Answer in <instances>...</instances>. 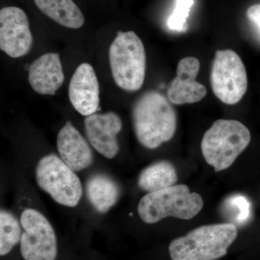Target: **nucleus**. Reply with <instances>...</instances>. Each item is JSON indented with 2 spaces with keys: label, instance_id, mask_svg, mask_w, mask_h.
Listing matches in <instances>:
<instances>
[{
  "label": "nucleus",
  "instance_id": "nucleus-1",
  "mask_svg": "<svg viewBox=\"0 0 260 260\" xmlns=\"http://www.w3.org/2000/svg\"><path fill=\"white\" fill-rule=\"evenodd\" d=\"M167 98L157 91H148L135 103L133 121L140 144L155 149L172 140L177 130V114Z\"/></svg>",
  "mask_w": 260,
  "mask_h": 260
},
{
  "label": "nucleus",
  "instance_id": "nucleus-2",
  "mask_svg": "<svg viewBox=\"0 0 260 260\" xmlns=\"http://www.w3.org/2000/svg\"><path fill=\"white\" fill-rule=\"evenodd\" d=\"M237 234L233 223L203 225L173 240L169 254L172 260H217L227 254Z\"/></svg>",
  "mask_w": 260,
  "mask_h": 260
},
{
  "label": "nucleus",
  "instance_id": "nucleus-3",
  "mask_svg": "<svg viewBox=\"0 0 260 260\" xmlns=\"http://www.w3.org/2000/svg\"><path fill=\"white\" fill-rule=\"evenodd\" d=\"M250 141V132L240 121L218 119L205 132L202 153L215 172H221L234 164Z\"/></svg>",
  "mask_w": 260,
  "mask_h": 260
},
{
  "label": "nucleus",
  "instance_id": "nucleus-4",
  "mask_svg": "<svg viewBox=\"0 0 260 260\" xmlns=\"http://www.w3.org/2000/svg\"><path fill=\"white\" fill-rule=\"evenodd\" d=\"M203 205L199 194L190 192L185 184H179L145 194L140 200L138 212L144 223L154 224L168 217L190 220L201 211Z\"/></svg>",
  "mask_w": 260,
  "mask_h": 260
},
{
  "label": "nucleus",
  "instance_id": "nucleus-5",
  "mask_svg": "<svg viewBox=\"0 0 260 260\" xmlns=\"http://www.w3.org/2000/svg\"><path fill=\"white\" fill-rule=\"evenodd\" d=\"M109 59L117 86L133 92L144 83L146 55L141 39L134 31L117 32L109 48Z\"/></svg>",
  "mask_w": 260,
  "mask_h": 260
},
{
  "label": "nucleus",
  "instance_id": "nucleus-6",
  "mask_svg": "<svg viewBox=\"0 0 260 260\" xmlns=\"http://www.w3.org/2000/svg\"><path fill=\"white\" fill-rule=\"evenodd\" d=\"M36 181L39 187L58 204L75 208L79 204L83 188L76 172L55 154L44 155L36 167Z\"/></svg>",
  "mask_w": 260,
  "mask_h": 260
},
{
  "label": "nucleus",
  "instance_id": "nucleus-7",
  "mask_svg": "<svg viewBox=\"0 0 260 260\" xmlns=\"http://www.w3.org/2000/svg\"><path fill=\"white\" fill-rule=\"evenodd\" d=\"M210 83L215 96L224 104L234 105L242 100L247 90V74L235 51L225 49L215 52Z\"/></svg>",
  "mask_w": 260,
  "mask_h": 260
},
{
  "label": "nucleus",
  "instance_id": "nucleus-8",
  "mask_svg": "<svg viewBox=\"0 0 260 260\" xmlns=\"http://www.w3.org/2000/svg\"><path fill=\"white\" fill-rule=\"evenodd\" d=\"M23 232L20 253L24 260H56L58 254L55 231L39 210L26 208L20 214Z\"/></svg>",
  "mask_w": 260,
  "mask_h": 260
},
{
  "label": "nucleus",
  "instance_id": "nucleus-9",
  "mask_svg": "<svg viewBox=\"0 0 260 260\" xmlns=\"http://www.w3.org/2000/svg\"><path fill=\"white\" fill-rule=\"evenodd\" d=\"M32 37L28 17L17 7L0 11V49L13 58L21 57L31 49Z\"/></svg>",
  "mask_w": 260,
  "mask_h": 260
},
{
  "label": "nucleus",
  "instance_id": "nucleus-10",
  "mask_svg": "<svg viewBox=\"0 0 260 260\" xmlns=\"http://www.w3.org/2000/svg\"><path fill=\"white\" fill-rule=\"evenodd\" d=\"M84 129L94 150L106 158H115L119 152L116 136L122 129V121L118 114L111 112L85 116Z\"/></svg>",
  "mask_w": 260,
  "mask_h": 260
},
{
  "label": "nucleus",
  "instance_id": "nucleus-11",
  "mask_svg": "<svg viewBox=\"0 0 260 260\" xmlns=\"http://www.w3.org/2000/svg\"><path fill=\"white\" fill-rule=\"evenodd\" d=\"M72 105L84 116L95 114L100 104V88L93 67L88 63L79 65L72 77L68 89Z\"/></svg>",
  "mask_w": 260,
  "mask_h": 260
},
{
  "label": "nucleus",
  "instance_id": "nucleus-12",
  "mask_svg": "<svg viewBox=\"0 0 260 260\" xmlns=\"http://www.w3.org/2000/svg\"><path fill=\"white\" fill-rule=\"evenodd\" d=\"M200 68V61L193 56H188L179 61L177 76L168 88L169 102L176 105H182L199 102L204 99L207 94L206 88L196 81Z\"/></svg>",
  "mask_w": 260,
  "mask_h": 260
},
{
  "label": "nucleus",
  "instance_id": "nucleus-13",
  "mask_svg": "<svg viewBox=\"0 0 260 260\" xmlns=\"http://www.w3.org/2000/svg\"><path fill=\"white\" fill-rule=\"evenodd\" d=\"M56 148L61 160L75 172L85 170L93 164L91 147L70 121L58 133Z\"/></svg>",
  "mask_w": 260,
  "mask_h": 260
},
{
  "label": "nucleus",
  "instance_id": "nucleus-14",
  "mask_svg": "<svg viewBox=\"0 0 260 260\" xmlns=\"http://www.w3.org/2000/svg\"><path fill=\"white\" fill-rule=\"evenodd\" d=\"M64 75L59 55L47 53L32 61L28 70V81L37 93L55 95L64 83Z\"/></svg>",
  "mask_w": 260,
  "mask_h": 260
},
{
  "label": "nucleus",
  "instance_id": "nucleus-15",
  "mask_svg": "<svg viewBox=\"0 0 260 260\" xmlns=\"http://www.w3.org/2000/svg\"><path fill=\"white\" fill-rule=\"evenodd\" d=\"M85 194L93 209L98 213L105 214L119 201L120 186L107 174H95L87 181Z\"/></svg>",
  "mask_w": 260,
  "mask_h": 260
},
{
  "label": "nucleus",
  "instance_id": "nucleus-16",
  "mask_svg": "<svg viewBox=\"0 0 260 260\" xmlns=\"http://www.w3.org/2000/svg\"><path fill=\"white\" fill-rule=\"evenodd\" d=\"M42 13L69 28H80L85 23L81 10L73 0H34Z\"/></svg>",
  "mask_w": 260,
  "mask_h": 260
},
{
  "label": "nucleus",
  "instance_id": "nucleus-17",
  "mask_svg": "<svg viewBox=\"0 0 260 260\" xmlns=\"http://www.w3.org/2000/svg\"><path fill=\"white\" fill-rule=\"evenodd\" d=\"M177 172L172 162L161 160L145 168L138 177V186L142 190L150 193L175 185Z\"/></svg>",
  "mask_w": 260,
  "mask_h": 260
},
{
  "label": "nucleus",
  "instance_id": "nucleus-18",
  "mask_svg": "<svg viewBox=\"0 0 260 260\" xmlns=\"http://www.w3.org/2000/svg\"><path fill=\"white\" fill-rule=\"evenodd\" d=\"M22 226L20 220L11 212L0 211V255L6 256L20 242Z\"/></svg>",
  "mask_w": 260,
  "mask_h": 260
},
{
  "label": "nucleus",
  "instance_id": "nucleus-19",
  "mask_svg": "<svg viewBox=\"0 0 260 260\" xmlns=\"http://www.w3.org/2000/svg\"><path fill=\"white\" fill-rule=\"evenodd\" d=\"M225 208L239 224L246 223L251 215L250 202L243 195H234L228 198L225 202Z\"/></svg>",
  "mask_w": 260,
  "mask_h": 260
},
{
  "label": "nucleus",
  "instance_id": "nucleus-20",
  "mask_svg": "<svg viewBox=\"0 0 260 260\" xmlns=\"http://www.w3.org/2000/svg\"><path fill=\"white\" fill-rule=\"evenodd\" d=\"M193 5L194 0H176L175 8L168 20L169 28L176 31H185L187 29L186 19Z\"/></svg>",
  "mask_w": 260,
  "mask_h": 260
},
{
  "label": "nucleus",
  "instance_id": "nucleus-21",
  "mask_svg": "<svg viewBox=\"0 0 260 260\" xmlns=\"http://www.w3.org/2000/svg\"><path fill=\"white\" fill-rule=\"evenodd\" d=\"M247 18L254 24L260 32V5H254L249 7L246 11Z\"/></svg>",
  "mask_w": 260,
  "mask_h": 260
}]
</instances>
